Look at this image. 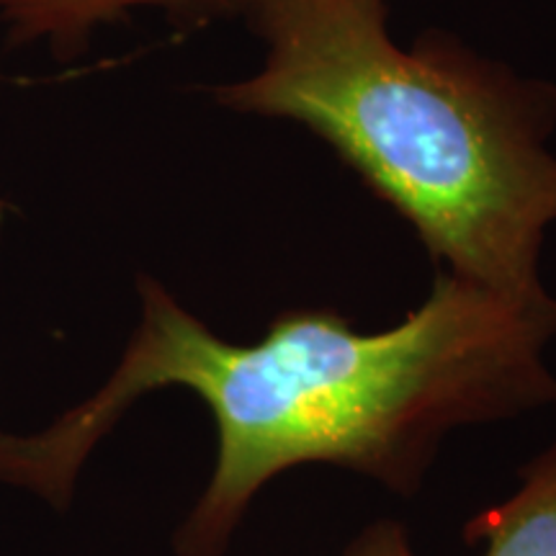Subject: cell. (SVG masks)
<instances>
[{
    "label": "cell",
    "mask_w": 556,
    "mask_h": 556,
    "mask_svg": "<svg viewBox=\"0 0 556 556\" xmlns=\"http://www.w3.org/2000/svg\"><path fill=\"white\" fill-rule=\"evenodd\" d=\"M111 379L34 435L0 430V482L62 507L96 443L163 387L212 409L217 464L176 533L178 556H222L261 486L336 464L413 497L451 430L556 405L546 345L556 299H518L438 270L400 325L358 332L332 309H289L253 345L227 343L152 278Z\"/></svg>",
    "instance_id": "1"
},
{
    "label": "cell",
    "mask_w": 556,
    "mask_h": 556,
    "mask_svg": "<svg viewBox=\"0 0 556 556\" xmlns=\"http://www.w3.org/2000/svg\"><path fill=\"white\" fill-rule=\"evenodd\" d=\"M266 60L219 86L240 114L309 129L407 219L448 274L544 296L556 222V88L443 39L400 47L384 0H248Z\"/></svg>",
    "instance_id": "2"
},
{
    "label": "cell",
    "mask_w": 556,
    "mask_h": 556,
    "mask_svg": "<svg viewBox=\"0 0 556 556\" xmlns=\"http://www.w3.org/2000/svg\"><path fill=\"white\" fill-rule=\"evenodd\" d=\"M469 544L486 541L484 556H556V443L523 469L520 490L477 513L464 528ZM345 556H415L405 528L394 520L364 528Z\"/></svg>",
    "instance_id": "3"
},
{
    "label": "cell",
    "mask_w": 556,
    "mask_h": 556,
    "mask_svg": "<svg viewBox=\"0 0 556 556\" xmlns=\"http://www.w3.org/2000/svg\"><path fill=\"white\" fill-rule=\"evenodd\" d=\"M248 0H0V18L18 41L47 39L58 52L75 50L99 24L135 9H163L173 16L212 18L245 11Z\"/></svg>",
    "instance_id": "4"
}]
</instances>
